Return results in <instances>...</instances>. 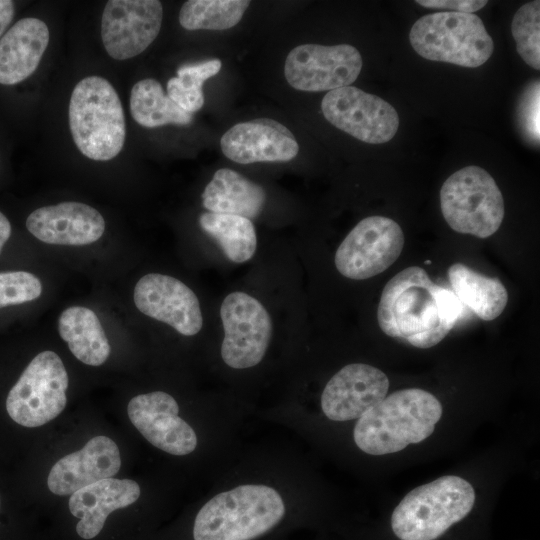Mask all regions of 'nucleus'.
<instances>
[{
	"label": "nucleus",
	"mask_w": 540,
	"mask_h": 540,
	"mask_svg": "<svg viewBox=\"0 0 540 540\" xmlns=\"http://www.w3.org/2000/svg\"><path fill=\"white\" fill-rule=\"evenodd\" d=\"M220 145L223 154L239 164L290 161L299 151L292 132L270 118L235 124L221 137Z\"/></svg>",
	"instance_id": "nucleus-17"
},
{
	"label": "nucleus",
	"mask_w": 540,
	"mask_h": 540,
	"mask_svg": "<svg viewBox=\"0 0 540 540\" xmlns=\"http://www.w3.org/2000/svg\"><path fill=\"white\" fill-rule=\"evenodd\" d=\"M220 317L224 330L223 361L234 369L260 363L272 335V321L265 307L247 293L232 292L222 301Z\"/></svg>",
	"instance_id": "nucleus-10"
},
{
	"label": "nucleus",
	"mask_w": 540,
	"mask_h": 540,
	"mask_svg": "<svg viewBox=\"0 0 540 540\" xmlns=\"http://www.w3.org/2000/svg\"><path fill=\"white\" fill-rule=\"evenodd\" d=\"M361 69V54L352 45L303 44L289 52L284 74L293 88L320 92L350 86Z\"/></svg>",
	"instance_id": "nucleus-11"
},
{
	"label": "nucleus",
	"mask_w": 540,
	"mask_h": 540,
	"mask_svg": "<svg viewBox=\"0 0 540 540\" xmlns=\"http://www.w3.org/2000/svg\"><path fill=\"white\" fill-rule=\"evenodd\" d=\"M127 412L131 423L153 446L177 456L195 450L197 436L179 417V406L168 393L154 391L137 395L129 401Z\"/></svg>",
	"instance_id": "nucleus-15"
},
{
	"label": "nucleus",
	"mask_w": 540,
	"mask_h": 540,
	"mask_svg": "<svg viewBox=\"0 0 540 540\" xmlns=\"http://www.w3.org/2000/svg\"><path fill=\"white\" fill-rule=\"evenodd\" d=\"M14 17V3L10 0H0V39Z\"/></svg>",
	"instance_id": "nucleus-34"
},
{
	"label": "nucleus",
	"mask_w": 540,
	"mask_h": 540,
	"mask_svg": "<svg viewBox=\"0 0 540 540\" xmlns=\"http://www.w3.org/2000/svg\"><path fill=\"white\" fill-rule=\"evenodd\" d=\"M199 225L216 241L230 261L243 263L255 254L257 237L250 219L238 215L205 212L199 217Z\"/></svg>",
	"instance_id": "nucleus-26"
},
{
	"label": "nucleus",
	"mask_w": 540,
	"mask_h": 540,
	"mask_svg": "<svg viewBox=\"0 0 540 540\" xmlns=\"http://www.w3.org/2000/svg\"><path fill=\"white\" fill-rule=\"evenodd\" d=\"M441 416V403L428 391L398 390L358 418L354 441L370 455L395 453L428 438Z\"/></svg>",
	"instance_id": "nucleus-2"
},
{
	"label": "nucleus",
	"mask_w": 540,
	"mask_h": 540,
	"mask_svg": "<svg viewBox=\"0 0 540 540\" xmlns=\"http://www.w3.org/2000/svg\"><path fill=\"white\" fill-rule=\"evenodd\" d=\"M167 95L176 105L189 113L200 110L204 105L203 91L186 88L177 77H172L167 82Z\"/></svg>",
	"instance_id": "nucleus-31"
},
{
	"label": "nucleus",
	"mask_w": 540,
	"mask_h": 540,
	"mask_svg": "<svg viewBox=\"0 0 540 540\" xmlns=\"http://www.w3.org/2000/svg\"><path fill=\"white\" fill-rule=\"evenodd\" d=\"M201 197L203 207L209 212L238 215L250 220L260 214L266 200L261 186L228 168L214 173Z\"/></svg>",
	"instance_id": "nucleus-22"
},
{
	"label": "nucleus",
	"mask_w": 540,
	"mask_h": 540,
	"mask_svg": "<svg viewBox=\"0 0 540 540\" xmlns=\"http://www.w3.org/2000/svg\"><path fill=\"white\" fill-rule=\"evenodd\" d=\"M463 309L451 288L434 283L423 268L411 266L384 286L377 321L386 335L427 349L446 337Z\"/></svg>",
	"instance_id": "nucleus-1"
},
{
	"label": "nucleus",
	"mask_w": 540,
	"mask_h": 540,
	"mask_svg": "<svg viewBox=\"0 0 540 540\" xmlns=\"http://www.w3.org/2000/svg\"><path fill=\"white\" fill-rule=\"evenodd\" d=\"M68 120L72 139L87 158L109 161L121 152L126 138L125 114L107 79L88 76L75 85Z\"/></svg>",
	"instance_id": "nucleus-4"
},
{
	"label": "nucleus",
	"mask_w": 540,
	"mask_h": 540,
	"mask_svg": "<svg viewBox=\"0 0 540 540\" xmlns=\"http://www.w3.org/2000/svg\"><path fill=\"white\" fill-rule=\"evenodd\" d=\"M540 84L539 80L529 83L523 90L517 107L516 122L522 138L531 146L540 142Z\"/></svg>",
	"instance_id": "nucleus-30"
},
{
	"label": "nucleus",
	"mask_w": 540,
	"mask_h": 540,
	"mask_svg": "<svg viewBox=\"0 0 540 540\" xmlns=\"http://www.w3.org/2000/svg\"><path fill=\"white\" fill-rule=\"evenodd\" d=\"M285 513L280 494L265 485H241L210 499L198 512L194 540H252Z\"/></svg>",
	"instance_id": "nucleus-3"
},
{
	"label": "nucleus",
	"mask_w": 540,
	"mask_h": 540,
	"mask_svg": "<svg viewBox=\"0 0 540 540\" xmlns=\"http://www.w3.org/2000/svg\"><path fill=\"white\" fill-rule=\"evenodd\" d=\"M134 303L148 317L173 327L184 336L196 335L203 317L196 294L175 277L150 273L134 288Z\"/></svg>",
	"instance_id": "nucleus-14"
},
{
	"label": "nucleus",
	"mask_w": 540,
	"mask_h": 540,
	"mask_svg": "<svg viewBox=\"0 0 540 540\" xmlns=\"http://www.w3.org/2000/svg\"><path fill=\"white\" fill-rule=\"evenodd\" d=\"M120 466L121 457L116 443L109 437L96 436L79 451L58 460L49 472L47 485L56 495H71L83 487L113 477Z\"/></svg>",
	"instance_id": "nucleus-19"
},
{
	"label": "nucleus",
	"mask_w": 540,
	"mask_h": 540,
	"mask_svg": "<svg viewBox=\"0 0 540 540\" xmlns=\"http://www.w3.org/2000/svg\"><path fill=\"white\" fill-rule=\"evenodd\" d=\"M420 4L427 8H442L451 9L454 12L472 13L480 10L486 4V0H417Z\"/></svg>",
	"instance_id": "nucleus-33"
},
{
	"label": "nucleus",
	"mask_w": 540,
	"mask_h": 540,
	"mask_svg": "<svg viewBox=\"0 0 540 540\" xmlns=\"http://www.w3.org/2000/svg\"><path fill=\"white\" fill-rule=\"evenodd\" d=\"M42 293L40 279L26 271L0 272V309L37 299Z\"/></svg>",
	"instance_id": "nucleus-29"
},
{
	"label": "nucleus",
	"mask_w": 540,
	"mask_h": 540,
	"mask_svg": "<svg viewBox=\"0 0 540 540\" xmlns=\"http://www.w3.org/2000/svg\"><path fill=\"white\" fill-rule=\"evenodd\" d=\"M58 330L72 354L84 364L100 366L108 359L111 350L108 338L91 309L82 306L65 309L58 319Z\"/></svg>",
	"instance_id": "nucleus-24"
},
{
	"label": "nucleus",
	"mask_w": 540,
	"mask_h": 540,
	"mask_svg": "<svg viewBox=\"0 0 540 540\" xmlns=\"http://www.w3.org/2000/svg\"><path fill=\"white\" fill-rule=\"evenodd\" d=\"M440 207L456 232L478 238L493 235L504 218V200L492 176L483 168L466 166L443 183Z\"/></svg>",
	"instance_id": "nucleus-7"
},
{
	"label": "nucleus",
	"mask_w": 540,
	"mask_h": 540,
	"mask_svg": "<svg viewBox=\"0 0 540 540\" xmlns=\"http://www.w3.org/2000/svg\"><path fill=\"white\" fill-rule=\"evenodd\" d=\"M130 112L133 119L146 128L188 125L193 119L192 114L176 105L153 78L134 84L130 93Z\"/></svg>",
	"instance_id": "nucleus-25"
},
{
	"label": "nucleus",
	"mask_w": 540,
	"mask_h": 540,
	"mask_svg": "<svg viewBox=\"0 0 540 540\" xmlns=\"http://www.w3.org/2000/svg\"><path fill=\"white\" fill-rule=\"evenodd\" d=\"M140 487L131 479L106 478L83 487L69 498L71 514L79 518L78 535L92 539L102 530L108 515L133 504L140 496Z\"/></svg>",
	"instance_id": "nucleus-20"
},
{
	"label": "nucleus",
	"mask_w": 540,
	"mask_h": 540,
	"mask_svg": "<svg viewBox=\"0 0 540 540\" xmlns=\"http://www.w3.org/2000/svg\"><path fill=\"white\" fill-rule=\"evenodd\" d=\"M409 40L425 59L476 68L494 51V42L482 20L473 13L436 12L419 18Z\"/></svg>",
	"instance_id": "nucleus-6"
},
{
	"label": "nucleus",
	"mask_w": 540,
	"mask_h": 540,
	"mask_svg": "<svg viewBox=\"0 0 540 540\" xmlns=\"http://www.w3.org/2000/svg\"><path fill=\"white\" fill-rule=\"evenodd\" d=\"M250 1L188 0L179 12V23L186 30H225L241 20Z\"/></svg>",
	"instance_id": "nucleus-27"
},
{
	"label": "nucleus",
	"mask_w": 540,
	"mask_h": 540,
	"mask_svg": "<svg viewBox=\"0 0 540 540\" xmlns=\"http://www.w3.org/2000/svg\"><path fill=\"white\" fill-rule=\"evenodd\" d=\"M68 384L61 358L50 350L40 352L9 391L6 410L21 426H42L64 410Z\"/></svg>",
	"instance_id": "nucleus-8"
},
{
	"label": "nucleus",
	"mask_w": 540,
	"mask_h": 540,
	"mask_svg": "<svg viewBox=\"0 0 540 540\" xmlns=\"http://www.w3.org/2000/svg\"><path fill=\"white\" fill-rule=\"evenodd\" d=\"M404 242L403 231L396 221L383 216L364 218L337 248L336 269L353 280L374 277L399 258Z\"/></svg>",
	"instance_id": "nucleus-9"
},
{
	"label": "nucleus",
	"mask_w": 540,
	"mask_h": 540,
	"mask_svg": "<svg viewBox=\"0 0 540 540\" xmlns=\"http://www.w3.org/2000/svg\"><path fill=\"white\" fill-rule=\"evenodd\" d=\"M512 36L520 57L530 67L540 69V2L522 5L511 24Z\"/></svg>",
	"instance_id": "nucleus-28"
},
{
	"label": "nucleus",
	"mask_w": 540,
	"mask_h": 540,
	"mask_svg": "<svg viewBox=\"0 0 540 540\" xmlns=\"http://www.w3.org/2000/svg\"><path fill=\"white\" fill-rule=\"evenodd\" d=\"M11 235V224L7 217L0 212V253Z\"/></svg>",
	"instance_id": "nucleus-35"
},
{
	"label": "nucleus",
	"mask_w": 540,
	"mask_h": 540,
	"mask_svg": "<svg viewBox=\"0 0 540 540\" xmlns=\"http://www.w3.org/2000/svg\"><path fill=\"white\" fill-rule=\"evenodd\" d=\"M49 40L43 20L27 17L17 21L0 39V84L15 85L31 76Z\"/></svg>",
	"instance_id": "nucleus-21"
},
{
	"label": "nucleus",
	"mask_w": 540,
	"mask_h": 540,
	"mask_svg": "<svg viewBox=\"0 0 540 540\" xmlns=\"http://www.w3.org/2000/svg\"><path fill=\"white\" fill-rule=\"evenodd\" d=\"M475 491L447 475L411 490L396 506L391 527L400 540H435L472 510Z\"/></svg>",
	"instance_id": "nucleus-5"
},
{
	"label": "nucleus",
	"mask_w": 540,
	"mask_h": 540,
	"mask_svg": "<svg viewBox=\"0 0 540 540\" xmlns=\"http://www.w3.org/2000/svg\"><path fill=\"white\" fill-rule=\"evenodd\" d=\"M163 6L158 0H110L101 17V39L107 54L127 60L143 51L158 36Z\"/></svg>",
	"instance_id": "nucleus-13"
},
{
	"label": "nucleus",
	"mask_w": 540,
	"mask_h": 540,
	"mask_svg": "<svg viewBox=\"0 0 540 540\" xmlns=\"http://www.w3.org/2000/svg\"><path fill=\"white\" fill-rule=\"evenodd\" d=\"M26 227L44 243L81 246L101 238L105 220L92 206L70 201L34 210L26 220Z\"/></svg>",
	"instance_id": "nucleus-18"
},
{
	"label": "nucleus",
	"mask_w": 540,
	"mask_h": 540,
	"mask_svg": "<svg viewBox=\"0 0 540 540\" xmlns=\"http://www.w3.org/2000/svg\"><path fill=\"white\" fill-rule=\"evenodd\" d=\"M447 274L455 296L480 319L491 321L504 311L508 292L498 278L483 275L463 263L452 264Z\"/></svg>",
	"instance_id": "nucleus-23"
},
{
	"label": "nucleus",
	"mask_w": 540,
	"mask_h": 540,
	"mask_svg": "<svg viewBox=\"0 0 540 540\" xmlns=\"http://www.w3.org/2000/svg\"><path fill=\"white\" fill-rule=\"evenodd\" d=\"M221 66L222 63L219 59L183 65L177 70V77L187 79L202 86L207 79L220 71Z\"/></svg>",
	"instance_id": "nucleus-32"
},
{
	"label": "nucleus",
	"mask_w": 540,
	"mask_h": 540,
	"mask_svg": "<svg viewBox=\"0 0 540 540\" xmlns=\"http://www.w3.org/2000/svg\"><path fill=\"white\" fill-rule=\"evenodd\" d=\"M388 389V377L380 369L363 363L349 364L327 382L321 408L333 421L358 419L382 401Z\"/></svg>",
	"instance_id": "nucleus-16"
},
{
	"label": "nucleus",
	"mask_w": 540,
	"mask_h": 540,
	"mask_svg": "<svg viewBox=\"0 0 540 540\" xmlns=\"http://www.w3.org/2000/svg\"><path fill=\"white\" fill-rule=\"evenodd\" d=\"M321 109L332 125L370 144L388 142L399 127L398 113L387 101L354 86L327 92Z\"/></svg>",
	"instance_id": "nucleus-12"
}]
</instances>
